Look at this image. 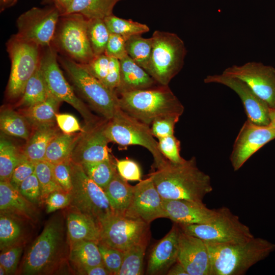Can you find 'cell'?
Listing matches in <instances>:
<instances>
[{"instance_id":"obj_1","label":"cell","mask_w":275,"mask_h":275,"mask_svg":"<svg viewBox=\"0 0 275 275\" xmlns=\"http://www.w3.org/2000/svg\"><path fill=\"white\" fill-rule=\"evenodd\" d=\"M163 199H184L202 202L213 188L210 176L200 170L196 157L181 163L170 161L149 175Z\"/></svg>"},{"instance_id":"obj_2","label":"cell","mask_w":275,"mask_h":275,"mask_svg":"<svg viewBox=\"0 0 275 275\" xmlns=\"http://www.w3.org/2000/svg\"><path fill=\"white\" fill-rule=\"evenodd\" d=\"M205 242L210 256L211 275L244 274L275 250V244L260 237L236 243Z\"/></svg>"},{"instance_id":"obj_3","label":"cell","mask_w":275,"mask_h":275,"mask_svg":"<svg viewBox=\"0 0 275 275\" xmlns=\"http://www.w3.org/2000/svg\"><path fill=\"white\" fill-rule=\"evenodd\" d=\"M118 96L122 110L149 126L157 118L169 115L180 117L184 112L183 105L168 86L158 85Z\"/></svg>"},{"instance_id":"obj_4","label":"cell","mask_w":275,"mask_h":275,"mask_svg":"<svg viewBox=\"0 0 275 275\" xmlns=\"http://www.w3.org/2000/svg\"><path fill=\"white\" fill-rule=\"evenodd\" d=\"M64 245V229L60 218L54 217L46 224L40 235L28 250L21 274H48L59 264Z\"/></svg>"},{"instance_id":"obj_5","label":"cell","mask_w":275,"mask_h":275,"mask_svg":"<svg viewBox=\"0 0 275 275\" xmlns=\"http://www.w3.org/2000/svg\"><path fill=\"white\" fill-rule=\"evenodd\" d=\"M104 130L109 142L124 147L139 145L146 148L153 158V170L163 167L168 161L161 153L150 126L120 107L112 118L106 121Z\"/></svg>"},{"instance_id":"obj_6","label":"cell","mask_w":275,"mask_h":275,"mask_svg":"<svg viewBox=\"0 0 275 275\" xmlns=\"http://www.w3.org/2000/svg\"><path fill=\"white\" fill-rule=\"evenodd\" d=\"M60 62L76 90L89 106L109 120L119 108L115 92L92 75L84 66L69 58L60 57Z\"/></svg>"},{"instance_id":"obj_7","label":"cell","mask_w":275,"mask_h":275,"mask_svg":"<svg viewBox=\"0 0 275 275\" xmlns=\"http://www.w3.org/2000/svg\"><path fill=\"white\" fill-rule=\"evenodd\" d=\"M146 71L160 85L169 84L182 69L186 54L183 41L176 34L155 31Z\"/></svg>"},{"instance_id":"obj_8","label":"cell","mask_w":275,"mask_h":275,"mask_svg":"<svg viewBox=\"0 0 275 275\" xmlns=\"http://www.w3.org/2000/svg\"><path fill=\"white\" fill-rule=\"evenodd\" d=\"M11 67L7 95L10 99L20 98L25 86L40 65L41 47L26 41L16 34L6 43Z\"/></svg>"},{"instance_id":"obj_9","label":"cell","mask_w":275,"mask_h":275,"mask_svg":"<svg viewBox=\"0 0 275 275\" xmlns=\"http://www.w3.org/2000/svg\"><path fill=\"white\" fill-rule=\"evenodd\" d=\"M216 217L206 224L178 225L185 233L213 243H236L254 237L249 227L226 207L217 209Z\"/></svg>"},{"instance_id":"obj_10","label":"cell","mask_w":275,"mask_h":275,"mask_svg":"<svg viewBox=\"0 0 275 275\" xmlns=\"http://www.w3.org/2000/svg\"><path fill=\"white\" fill-rule=\"evenodd\" d=\"M88 22L78 13L61 16L52 45L78 63H88L95 56L88 35Z\"/></svg>"},{"instance_id":"obj_11","label":"cell","mask_w":275,"mask_h":275,"mask_svg":"<svg viewBox=\"0 0 275 275\" xmlns=\"http://www.w3.org/2000/svg\"><path fill=\"white\" fill-rule=\"evenodd\" d=\"M71 166L72 187L69 206L99 223L113 212L106 195L87 176L81 165L71 161Z\"/></svg>"},{"instance_id":"obj_12","label":"cell","mask_w":275,"mask_h":275,"mask_svg":"<svg viewBox=\"0 0 275 275\" xmlns=\"http://www.w3.org/2000/svg\"><path fill=\"white\" fill-rule=\"evenodd\" d=\"M98 224L100 241L122 252L147 241L149 224L141 218L113 212Z\"/></svg>"},{"instance_id":"obj_13","label":"cell","mask_w":275,"mask_h":275,"mask_svg":"<svg viewBox=\"0 0 275 275\" xmlns=\"http://www.w3.org/2000/svg\"><path fill=\"white\" fill-rule=\"evenodd\" d=\"M57 50L53 45L45 48L41 54L40 67L49 93L60 101L72 106L81 115L85 126L96 123L99 120L93 115L88 106L75 94L60 68Z\"/></svg>"},{"instance_id":"obj_14","label":"cell","mask_w":275,"mask_h":275,"mask_svg":"<svg viewBox=\"0 0 275 275\" xmlns=\"http://www.w3.org/2000/svg\"><path fill=\"white\" fill-rule=\"evenodd\" d=\"M60 17L54 5L33 7L17 18L16 35L41 48L49 47L52 45Z\"/></svg>"},{"instance_id":"obj_15","label":"cell","mask_w":275,"mask_h":275,"mask_svg":"<svg viewBox=\"0 0 275 275\" xmlns=\"http://www.w3.org/2000/svg\"><path fill=\"white\" fill-rule=\"evenodd\" d=\"M243 81L270 108H275V68L261 62L233 65L222 72Z\"/></svg>"},{"instance_id":"obj_16","label":"cell","mask_w":275,"mask_h":275,"mask_svg":"<svg viewBox=\"0 0 275 275\" xmlns=\"http://www.w3.org/2000/svg\"><path fill=\"white\" fill-rule=\"evenodd\" d=\"M275 139V128L261 125L247 120L234 142L230 159L234 171L240 169L251 156Z\"/></svg>"},{"instance_id":"obj_17","label":"cell","mask_w":275,"mask_h":275,"mask_svg":"<svg viewBox=\"0 0 275 275\" xmlns=\"http://www.w3.org/2000/svg\"><path fill=\"white\" fill-rule=\"evenodd\" d=\"M106 120L85 126L71 155L73 162L82 164L111 159L108 144L109 142L104 133Z\"/></svg>"},{"instance_id":"obj_18","label":"cell","mask_w":275,"mask_h":275,"mask_svg":"<svg viewBox=\"0 0 275 275\" xmlns=\"http://www.w3.org/2000/svg\"><path fill=\"white\" fill-rule=\"evenodd\" d=\"M204 82L206 84H219L228 87L240 98L248 120L261 125L269 124L270 107L242 80L222 73L207 75L204 78Z\"/></svg>"},{"instance_id":"obj_19","label":"cell","mask_w":275,"mask_h":275,"mask_svg":"<svg viewBox=\"0 0 275 275\" xmlns=\"http://www.w3.org/2000/svg\"><path fill=\"white\" fill-rule=\"evenodd\" d=\"M162 200L150 177L134 186L131 204L125 215L139 218L149 224L154 220L165 217Z\"/></svg>"},{"instance_id":"obj_20","label":"cell","mask_w":275,"mask_h":275,"mask_svg":"<svg viewBox=\"0 0 275 275\" xmlns=\"http://www.w3.org/2000/svg\"><path fill=\"white\" fill-rule=\"evenodd\" d=\"M178 261L188 275H211L210 256L205 241L180 228Z\"/></svg>"},{"instance_id":"obj_21","label":"cell","mask_w":275,"mask_h":275,"mask_svg":"<svg viewBox=\"0 0 275 275\" xmlns=\"http://www.w3.org/2000/svg\"><path fill=\"white\" fill-rule=\"evenodd\" d=\"M165 217L178 225L206 224L217 215V209H211L202 202L184 199H163Z\"/></svg>"},{"instance_id":"obj_22","label":"cell","mask_w":275,"mask_h":275,"mask_svg":"<svg viewBox=\"0 0 275 275\" xmlns=\"http://www.w3.org/2000/svg\"><path fill=\"white\" fill-rule=\"evenodd\" d=\"M180 228L175 224L169 232L151 250L147 273L157 274L167 271L178 261Z\"/></svg>"},{"instance_id":"obj_23","label":"cell","mask_w":275,"mask_h":275,"mask_svg":"<svg viewBox=\"0 0 275 275\" xmlns=\"http://www.w3.org/2000/svg\"><path fill=\"white\" fill-rule=\"evenodd\" d=\"M0 210L30 223L36 222L38 217L35 204L24 197L10 181H0Z\"/></svg>"},{"instance_id":"obj_24","label":"cell","mask_w":275,"mask_h":275,"mask_svg":"<svg viewBox=\"0 0 275 275\" xmlns=\"http://www.w3.org/2000/svg\"><path fill=\"white\" fill-rule=\"evenodd\" d=\"M120 80L117 95L127 92L150 89L158 84L128 56L120 60Z\"/></svg>"},{"instance_id":"obj_25","label":"cell","mask_w":275,"mask_h":275,"mask_svg":"<svg viewBox=\"0 0 275 275\" xmlns=\"http://www.w3.org/2000/svg\"><path fill=\"white\" fill-rule=\"evenodd\" d=\"M69 244L80 240L100 241L98 223L91 216L71 208L66 215Z\"/></svg>"},{"instance_id":"obj_26","label":"cell","mask_w":275,"mask_h":275,"mask_svg":"<svg viewBox=\"0 0 275 275\" xmlns=\"http://www.w3.org/2000/svg\"><path fill=\"white\" fill-rule=\"evenodd\" d=\"M60 130L57 123L42 125L33 129L22 150L24 157L34 163L44 160L49 144L61 133Z\"/></svg>"},{"instance_id":"obj_27","label":"cell","mask_w":275,"mask_h":275,"mask_svg":"<svg viewBox=\"0 0 275 275\" xmlns=\"http://www.w3.org/2000/svg\"><path fill=\"white\" fill-rule=\"evenodd\" d=\"M69 260L78 274L88 268L104 265L97 242L80 240L69 244Z\"/></svg>"},{"instance_id":"obj_28","label":"cell","mask_w":275,"mask_h":275,"mask_svg":"<svg viewBox=\"0 0 275 275\" xmlns=\"http://www.w3.org/2000/svg\"><path fill=\"white\" fill-rule=\"evenodd\" d=\"M104 191L113 212L125 214L132 201L134 186L130 185L117 171Z\"/></svg>"},{"instance_id":"obj_29","label":"cell","mask_w":275,"mask_h":275,"mask_svg":"<svg viewBox=\"0 0 275 275\" xmlns=\"http://www.w3.org/2000/svg\"><path fill=\"white\" fill-rule=\"evenodd\" d=\"M29 222L17 216L1 212L0 249L1 250L22 245L26 236L25 222Z\"/></svg>"},{"instance_id":"obj_30","label":"cell","mask_w":275,"mask_h":275,"mask_svg":"<svg viewBox=\"0 0 275 275\" xmlns=\"http://www.w3.org/2000/svg\"><path fill=\"white\" fill-rule=\"evenodd\" d=\"M61 101L49 94L44 101L19 111L32 129L39 126L56 123V115Z\"/></svg>"},{"instance_id":"obj_31","label":"cell","mask_w":275,"mask_h":275,"mask_svg":"<svg viewBox=\"0 0 275 275\" xmlns=\"http://www.w3.org/2000/svg\"><path fill=\"white\" fill-rule=\"evenodd\" d=\"M121 1L123 0H74L64 15L78 13L88 19H104L113 14L115 6Z\"/></svg>"},{"instance_id":"obj_32","label":"cell","mask_w":275,"mask_h":275,"mask_svg":"<svg viewBox=\"0 0 275 275\" xmlns=\"http://www.w3.org/2000/svg\"><path fill=\"white\" fill-rule=\"evenodd\" d=\"M60 133L49 144L44 160L56 164L71 159L73 150L81 135Z\"/></svg>"},{"instance_id":"obj_33","label":"cell","mask_w":275,"mask_h":275,"mask_svg":"<svg viewBox=\"0 0 275 275\" xmlns=\"http://www.w3.org/2000/svg\"><path fill=\"white\" fill-rule=\"evenodd\" d=\"M0 128L6 135L26 141L29 139L32 131L31 127L24 116L10 108L1 109Z\"/></svg>"},{"instance_id":"obj_34","label":"cell","mask_w":275,"mask_h":275,"mask_svg":"<svg viewBox=\"0 0 275 275\" xmlns=\"http://www.w3.org/2000/svg\"><path fill=\"white\" fill-rule=\"evenodd\" d=\"M49 94L40 63L28 81L17 105L22 108L32 106L45 100Z\"/></svg>"},{"instance_id":"obj_35","label":"cell","mask_w":275,"mask_h":275,"mask_svg":"<svg viewBox=\"0 0 275 275\" xmlns=\"http://www.w3.org/2000/svg\"><path fill=\"white\" fill-rule=\"evenodd\" d=\"M25 158L22 150L10 140L1 135L0 180L10 181L16 167Z\"/></svg>"},{"instance_id":"obj_36","label":"cell","mask_w":275,"mask_h":275,"mask_svg":"<svg viewBox=\"0 0 275 275\" xmlns=\"http://www.w3.org/2000/svg\"><path fill=\"white\" fill-rule=\"evenodd\" d=\"M126 49L128 56L146 70L152 52V38H144L141 35L130 36L126 41Z\"/></svg>"},{"instance_id":"obj_37","label":"cell","mask_w":275,"mask_h":275,"mask_svg":"<svg viewBox=\"0 0 275 275\" xmlns=\"http://www.w3.org/2000/svg\"><path fill=\"white\" fill-rule=\"evenodd\" d=\"M81 166L87 176L103 190L117 172L116 162L112 158Z\"/></svg>"},{"instance_id":"obj_38","label":"cell","mask_w":275,"mask_h":275,"mask_svg":"<svg viewBox=\"0 0 275 275\" xmlns=\"http://www.w3.org/2000/svg\"><path fill=\"white\" fill-rule=\"evenodd\" d=\"M147 241L136 244L124 252L123 262L118 275L143 274L144 258Z\"/></svg>"},{"instance_id":"obj_39","label":"cell","mask_w":275,"mask_h":275,"mask_svg":"<svg viewBox=\"0 0 275 275\" xmlns=\"http://www.w3.org/2000/svg\"><path fill=\"white\" fill-rule=\"evenodd\" d=\"M109 33L129 38L135 35H142L149 31L145 24L125 19L114 15L108 16L103 19Z\"/></svg>"},{"instance_id":"obj_40","label":"cell","mask_w":275,"mask_h":275,"mask_svg":"<svg viewBox=\"0 0 275 275\" xmlns=\"http://www.w3.org/2000/svg\"><path fill=\"white\" fill-rule=\"evenodd\" d=\"M88 35L95 57L104 54L110 33L103 19H88Z\"/></svg>"},{"instance_id":"obj_41","label":"cell","mask_w":275,"mask_h":275,"mask_svg":"<svg viewBox=\"0 0 275 275\" xmlns=\"http://www.w3.org/2000/svg\"><path fill=\"white\" fill-rule=\"evenodd\" d=\"M35 163V173L40 185L41 200L43 203L45 202L47 197L51 193L63 190L55 179L52 164L45 160L40 161Z\"/></svg>"},{"instance_id":"obj_42","label":"cell","mask_w":275,"mask_h":275,"mask_svg":"<svg viewBox=\"0 0 275 275\" xmlns=\"http://www.w3.org/2000/svg\"><path fill=\"white\" fill-rule=\"evenodd\" d=\"M103 264L112 274L118 275L123 262L124 252L101 241L98 243Z\"/></svg>"},{"instance_id":"obj_43","label":"cell","mask_w":275,"mask_h":275,"mask_svg":"<svg viewBox=\"0 0 275 275\" xmlns=\"http://www.w3.org/2000/svg\"><path fill=\"white\" fill-rule=\"evenodd\" d=\"M158 140L159 150L167 160L175 163L185 160L180 156V142L174 134Z\"/></svg>"},{"instance_id":"obj_44","label":"cell","mask_w":275,"mask_h":275,"mask_svg":"<svg viewBox=\"0 0 275 275\" xmlns=\"http://www.w3.org/2000/svg\"><path fill=\"white\" fill-rule=\"evenodd\" d=\"M179 118L178 116L169 115L155 119L150 127L152 134L158 139L174 135L175 126Z\"/></svg>"},{"instance_id":"obj_45","label":"cell","mask_w":275,"mask_h":275,"mask_svg":"<svg viewBox=\"0 0 275 275\" xmlns=\"http://www.w3.org/2000/svg\"><path fill=\"white\" fill-rule=\"evenodd\" d=\"M18 190L32 203L36 205L42 203L40 185L35 172L21 182Z\"/></svg>"},{"instance_id":"obj_46","label":"cell","mask_w":275,"mask_h":275,"mask_svg":"<svg viewBox=\"0 0 275 275\" xmlns=\"http://www.w3.org/2000/svg\"><path fill=\"white\" fill-rule=\"evenodd\" d=\"M23 249V245H20L2 250L0 265L5 268L7 274H13L17 270Z\"/></svg>"},{"instance_id":"obj_47","label":"cell","mask_w":275,"mask_h":275,"mask_svg":"<svg viewBox=\"0 0 275 275\" xmlns=\"http://www.w3.org/2000/svg\"><path fill=\"white\" fill-rule=\"evenodd\" d=\"M82 65L92 75L103 84L109 71L110 57L104 53L95 57L88 63Z\"/></svg>"},{"instance_id":"obj_48","label":"cell","mask_w":275,"mask_h":275,"mask_svg":"<svg viewBox=\"0 0 275 275\" xmlns=\"http://www.w3.org/2000/svg\"><path fill=\"white\" fill-rule=\"evenodd\" d=\"M71 160L52 164L55 179L62 189L70 193L72 187L71 175Z\"/></svg>"},{"instance_id":"obj_49","label":"cell","mask_w":275,"mask_h":275,"mask_svg":"<svg viewBox=\"0 0 275 275\" xmlns=\"http://www.w3.org/2000/svg\"><path fill=\"white\" fill-rule=\"evenodd\" d=\"M116 165L119 174L126 180H142V172L140 166L135 161L129 158L116 159Z\"/></svg>"},{"instance_id":"obj_50","label":"cell","mask_w":275,"mask_h":275,"mask_svg":"<svg viewBox=\"0 0 275 275\" xmlns=\"http://www.w3.org/2000/svg\"><path fill=\"white\" fill-rule=\"evenodd\" d=\"M128 38L120 35L110 33L104 54L119 60L128 56L126 49V41Z\"/></svg>"},{"instance_id":"obj_51","label":"cell","mask_w":275,"mask_h":275,"mask_svg":"<svg viewBox=\"0 0 275 275\" xmlns=\"http://www.w3.org/2000/svg\"><path fill=\"white\" fill-rule=\"evenodd\" d=\"M71 194L63 190L55 191L50 194L45 200L46 211L48 213L69 206Z\"/></svg>"},{"instance_id":"obj_52","label":"cell","mask_w":275,"mask_h":275,"mask_svg":"<svg viewBox=\"0 0 275 275\" xmlns=\"http://www.w3.org/2000/svg\"><path fill=\"white\" fill-rule=\"evenodd\" d=\"M35 169V163L24 158L14 170L10 180V183L18 189L21 182L34 173Z\"/></svg>"},{"instance_id":"obj_53","label":"cell","mask_w":275,"mask_h":275,"mask_svg":"<svg viewBox=\"0 0 275 275\" xmlns=\"http://www.w3.org/2000/svg\"><path fill=\"white\" fill-rule=\"evenodd\" d=\"M56 121L59 128L64 133L73 134L84 130L77 119L69 114L57 113Z\"/></svg>"},{"instance_id":"obj_54","label":"cell","mask_w":275,"mask_h":275,"mask_svg":"<svg viewBox=\"0 0 275 275\" xmlns=\"http://www.w3.org/2000/svg\"><path fill=\"white\" fill-rule=\"evenodd\" d=\"M82 274L109 275L112 273L104 265H102L88 268L83 271Z\"/></svg>"},{"instance_id":"obj_55","label":"cell","mask_w":275,"mask_h":275,"mask_svg":"<svg viewBox=\"0 0 275 275\" xmlns=\"http://www.w3.org/2000/svg\"><path fill=\"white\" fill-rule=\"evenodd\" d=\"M74 0H52L53 5L60 12L61 16L64 15Z\"/></svg>"},{"instance_id":"obj_56","label":"cell","mask_w":275,"mask_h":275,"mask_svg":"<svg viewBox=\"0 0 275 275\" xmlns=\"http://www.w3.org/2000/svg\"><path fill=\"white\" fill-rule=\"evenodd\" d=\"M168 275H188L183 266L177 261L167 271Z\"/></svg>"},{"instance_id":"obj_57","label":"cell","mask_w":275,"mask_h":275,"mask_svg":"<svg viewBox=\"0 0 275 275\" xmlns=\"http://www.w3.org/2000/svg\"><path fill=\"white\" fill-rule=\"evenodd\" d=\"M17 1V0H0L1 11L13 6Z\"/></svg>"},{"instance_id":"obj_58","label":"cell","mask_w":275,"mask_h":275,"mask_svg":"<svg viewBox=\"0 0 275 275\" xmlns=\"http://www.w3.org/2000/svg\"><path fill=\"white\" fill-rule=\"evenodd\" d=\"M269 117L270 120L269 124L275 128V108H269Z\"/></svg>"},{"instance_id":"obj_59","label":"cell","mask_w":275,"mask_h":275,"mask_svg":"<svg viewBox=\"0 0 275 275\" xmlns=\"http://www.w3.org/2000/svg\"><path fill=\"white\" fill-rule=\"evenodd\" d=\"M0 274L1 275L7 274L5 268L1 265H0Z\"/></svg>"},{"instance_id":"obj_60","label":"cell","mask_w":275,"mask_h":275,"mask_svg":"<svg viewBox=\"0 0 275 275\" xmlns=\"http://www.w3.org/2000/svg\"><path fill=\"white\" fill-rule=\"evenodd\" d=\"M44 1H45L46 2H51L52 3V0H43Z\"/></svg>"}]
</instances>
